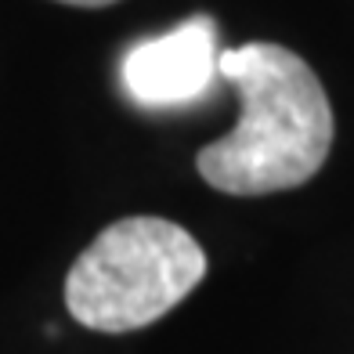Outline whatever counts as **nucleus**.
<instances>
[{
	"label": "nucleus",
	"instance_id": "f03ea898",
	"mask_svg": "<svg viewBox=\"0 0 354 354\" xmlns=\"http://www.w3.org/2000/svg\"><path fill=\"white\" fill-rule=\"evenodd\" d=\"M206 275V253L181 224L123 217L76 257L69 315L94 333H134L174 311Z\"/></svg>",
	"mask_w": 354,
	"mask_h": 354
},
{
	"label": "nucleus",
	"instance_id": "f257e3e1",
	"mask_svg": "<svg viewBox=\"0 0 354 354\" xmlns=\"http://www.w3.org/2000/svg\"><path fill=\"white\" fill-rule=\"evenodd\" d=\"M217 73L239 91V123L196 167L224 196H271L308 185L333 149V105L315 69L282 44L221 51Z\"/></svg>",
	"mask_w": 354,
	"mask_h": 354
},
{
	"label": "nucleus",
	"instance_id": "20e7f679",
	"mask_svg": "<svg viewBox=\"0 0 354 354\" xmlns=\"http://www.w3.org/2000/svg\"><path fill=\"white\" fill-rule=\"evenodd\" d=\"M58 4H73V8H109L116 0H58Z\"/></svg>",
	"mask_w": 354,
	"mask_h": 354
},
{
	"label": "nucleus",
	"instance_id": "7ed1b4c3",
	"mask_svg": "<svg viewBox=\"0 0 354 354\" xmlns=\"http://www.w3.org/2000/svg\"><path fill=\"white\" fill-rule=\"evenodd\" d=\"M217 58V26L199 15L167 37L138 44L123 62V84L141 105H185L210 87Z\"/></svg>",
	"mask_w": 354,
	"mask_h": 354
}]
</instances>
